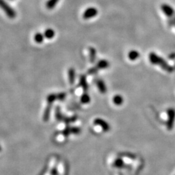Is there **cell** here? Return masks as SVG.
Instances as JSON below:
<instances>
[{
	"instance_id": "1",
	"label": "cell",
	"mask_w": 175,
	"mask_h": 175,
	"mask_svg": "<svg viewBox=\"0 0 175 175\" xmlns=\"http://www.w3.org/2000/svg\"><path fill=\"white\" fill-rule=\"evenodd\" d=\"M0 9L3 11L7 16L10 19H14L16 17L17 13L5 0H0Z\"/></svg>"
},
{
	"instance_id": "2",
	"label": "cell",
	"mask_w": 175,
	"mask_h": 175,
	"mask_svg": "<svg viewBox=\"0 0 175 175\" xmlns=\"http://www.w3.org/2000/svg\"><path fill=\"white\" fill-rule=\"evenodd\" d=\"M149 60L150 62L153 64H159L163 68L167 70H169V66L166 64V62L163 60L158 57L155 53H150L149 54Z\"/></svg>"
},
{
	"instance_id": "3",
	"label": "cell",
	"mask_w": 175,
	"mask_h": 175,
	"mask_svg": "<svg viewBox=\"0 0 175 175\" xmlns=\"http://www.w3.org/2000/svg\"><path fill=\"white\" fill-rule=\"evenodd\" d=\"M98 14V10L95 7H89L84 10L82 17L84 20L91 19L95 17Z\"/></svg>"
},
{
	"instance_id": "4",
	"label": "cell",
	"mask_w": 175,
	"mask_h": 175,
	"mask_svg": "<svg viewBox=\"0 0 175 175\" xmlns=\"http://www.w3.org/2000/svg\"><path fill=\"white\" fill-rule=\"evenodd\" d=\"M94 124L101 127L102 128V129H103L104 132L109 131L110 129V127L108 123L100 118H97L94 120Z\"/></svg>"
},
{
	"instance_id": "5",
	"label": "cell",
	"mask_w": 175,
	"mask_h": 175,
	"mask_svg": "<svg viewBox=\"0 0 175 175\" xmlns=\"http://www.w3.org/2000/svg\"><path fill=\"white\" fill-rule=\"evenodd\" d=\"M161 9L162 11L165 13V14L168 17H171L174 14V10L171 6L167 4H162L161 6Z\"/></svg>"
},
{
	"instance_id": "6",
	"label": "cell",
	"mask_w": 175,
	"mask_h": 175,
	"mask_svg": "<svg viewBox=\"0 0 175 175\" xmlns=\"http://www.w3.org/2000/svg\"><path fill=\"white\" fill-rule=\"evenodd\" d=\"M89 56H90V61L91 63H94L97 57V51L93 47L89 48Z\"/></svg>"
},
{
	"instance_id": "7",
	"label": "cell",
	"mask_w": 175,
	"mask_h": 175,
	"mask_svg": "<svg viewBox=\"0 0 175 175\" xmlns=\"http://www.w3.org/2000/svg\"><path fill=\"white\" fill-rule=\"evenodd\" d=\"M44 35L47 39H52L55 36V31H54L53 29H47L44 31Z\"/></svg>"
},
{
	"instance_id": "8",
	"label": "cell",
	"mask_w": 175,
	"mask_h": 175,
	"mask_svg": "<svg viewBox=\"0 0 175 175\" xmlns=\"http://www.w3.org/2000/svg\"><path fill=\"white\" fill-rule=\"evenodd\" d=\"M109 66V62L108 61H106V60H100L98 62L97 64V67L98 69H106L107 67H108Z\"/></svg>"
},
{
	"instance_id": "9",
	"label": "cell",
	"mask_w": 175,
	"mask_h": 175,
	"mask_svg": "<svg viewBox=\"0 0 175 175\" xmlns=\"http://www.w3.org/2000/svg\"><path fill=\"white\" fill-rule=\"evenodd\" d=\"M80 85L81 86L83 90L87 91L88 90V84L86 81V77L85 75H82L80 76Z\"/></svg>"
},
{
	"instance_id": "10",
	"label": "cell",
	"mask_w": 175,
	"mask_h": 175,
	"mask_svg": "<svg viewBox=\"0 0 175 175\" xmlns=\"http://www.w3.org/2000/svg\"><path fill=\"white\" fill-rule=\"evenodd\" d=\"M96 83L99 91H100L102 93H105L106 91V87L105 86V84H104V82L103 81V80H97Z\"/></svg>"
},
{
	"instance_id": "11",
	"label": "cell",
	"mask_w": 175,
	"mask_h": 175,
	"mask_svg": "<svg viewBox=\"0 0 175 175\" xmlns=\"http://www.w3.org/2000/svg\"><path fill=\"white\" fill-rule=\"evenodd\" d=\"M75 69L71 67L68 70V79H69V82L71 84H73L75 81Z\"/></svg>"
},
{
	"instance_id": "12",
	"label": "cell",
	"mask_w": 175,
	"mask_h": 175,
	"mask_svg": "<svg viewBox=\"0 0 175 175\" xmlns=\"http://www.w3.org/2000/svg\"><path fill=\"white\" fill-rule=\"evenodd\" d=\"M128 56H129V59L130 60V61H134L139 58L140 53L139 52L136 50H131L129 53Z\"/></svg>"
},
{
	"instance_id": "13",
	"label": "cell",
	"mask_w": 175,
	"mask_h": 175,
	"mask_svg": "<svg viewBox=\"0 0 175 175\" xmlns=\"http://www.w3.org/2000/svg\"><path fill=\"white\" fill-rule=\"evenodd\" d=\"M44 38H45V36H44L43 34L41 33H36L35 36H34V39H35V41L37 44H42V43L44 42Z\"/></svg>"
},
{
	"instance_id": "14",
	"label": "cell",
	"mask_w": 175,
	"mask_h": 175,
	"mask_svg": "<svg viewBox=\"0 0 175 175\" xmlns=\"http://www.w3.org/2000/svg\"><path fill=\"white\" fill-rule=\"evenodd\" d=\"M60 0H48L46 3V7L48 9H53L56 7L57 4L58 3Z\"/></svg>"
},
{
	"instance_id": "15",
	"label": "cell",
	"mask_w": 175,
	"mask_h": 175,
	"mask_svg": "<svg viewBox=\"0 0 175 175\" xmlns=\"http://www.w3.org/2000/svg\"><path fill=\"white\" fill-rule=\"evenodd\" d=\"M113 102L116 105L120 106L123 103V97H121V95H116L114 97Z\"/></svg>"
},
{
	"instance_id": "16",
	"label": "cell",
	"mask_w": 175,
	"mask_h": 175,
	"mask_svg": "<svg viewBox=\"0 0 175 175\" xmlns=\"http://www.w3.org/2000/svg\"><path fill=\"white\" fill-rule=\"evenodd\" d=\"M51 104H50V105H49H49L46 107V109L45 112H44V117H43L44 121H47L49 119V116H50L51 108Z\"/></svg>"
},
{
	"instance_id": "17",
	"label": "cell",
	"mask_w": 175,
	"mask_h": 175,
	"mask_svg": "<svg viewBox=\"0 0 175 175\" xmlns=\"http://www.w3.org/2000/svg\"><path fill=\"white\" fill-rule=\"evenodd\" d=\"M114 165L115 167H116V168H123V167L125 166V163H124V161H123L122 159H121V158H117V159H116V160L114 161Z\"/></svg>"
},
{
	"instance_id": "18",
	"label": "cell",
	"mask_w": 175,
	"mask_h": 175,
	"mask_svg": "<svg viewBox=\"0 0 175 175\" xmlns=\"http://www.w3.org/2000/svg\"><path fill=\"white\" fill-rule=\"evenodd\" d=\"M80 101L83 104H88L90 102V97L87 93H84L80 97Z\"/></svg>"
},
{
	"instance_id": "19",
	"label": "cell",
	"mask_w": 175,
	"mask_h": 175,
	"mask_svg": "<svg viewBox=\"0 0 175 175\" xmlns=\"http://www.w3.org/2000/svg\"><path fill=\"white\" fill-rule=\"evenodd\" d=\"M57 99V95H54V94H51L48 97V102L49 104H51L53 102Z\"/></svg>"
},
{
	"instance_id": "20",
	"label": "cell",
	"mask_w": 175,
	"mask_h": 175,
	"mask_svg": "<svg viewBox=\"0 0 175 175\" xmlns=\"http://www.w3.org/2000/svg\"><path fill=\"white\" fill-rule=\"evenodd\" d=\"M98 69H99L97 67H91V68H90V69H88V74L89 75H95V74H97V73Z\"/></svg>"
},
{
	"instance_id": "21",
	"label": "cell",
	"mask_w": 175,
	"mask_h": 175,
	"mask_svg": "<svg viewBox=\"0 0 175 175\" xmlns=\"http://www.w3.org/2000/svg\"><path fill=\"white\" fill-rule=\"evenodd\" d=\"M56 118L57 120H59V121H62V120H63V117H62V114L61 113V112H60L59 109L57 108V110H56Z\"/></svg>"
},
{
	"instance_id": "22",
	"label": "cell",
	"mask_w": 175,
	"mask_h": 175,
	"mask_svg": "<svg viewBox=\"0 0 175 175\" xmlns=\"http://www.w3.org/2000/svg\"><path fill=\"white\" fill-rule=\"evenodd\" d=\"M70 132L73 134H79L80 132V129L77 127H71L70 128Z\"/></svg>"
},
{
	"instance_id": "23",
	"label": "cell",
	"mask_w": 175,
	"mask_h": 175,
	"mask_svg": "<svg viewBox=\"0 0 175 175\" xmlns=\"http://www.w3.org/2000/svg\"><path fill=\"white\" fill-rule=\"evenodd\" d=\"M66 96V93H59V95H57V99H59L60 101H62L65 99Z\"/></svg>"
},
{
	"instance_id": "24",
	"label": "cell",
	"mask_w": 175,
	"mask_h": 175,
	"mask_svg": "<svg viewBox=\"0 0 175 175\" xmlns=\"http://www.w3.org/2000/svg\"><path fill=\"white\" fill-rule=\"evenodd\" d=\"M69 134H71V132H70V128L67 127L66 129H65L63 131V135L65 137L68 136L69 135Z\"/></svg>"
},
{
	"instance_id": "25",
	"label": "cell",
	"mask_w": 175,
	"mask_h": 175,
	"mask_svg": "<svg viewBox=\"0 0 175 175\" xmlns=\"http://www.w3.org/2000/svg\"><path fill=\"white\" fill-rule=\"evenodd\" d=\"M51 174H53V175H57V168H54L53 169V170H52Z\"/></svg>"
}]
</instances>
